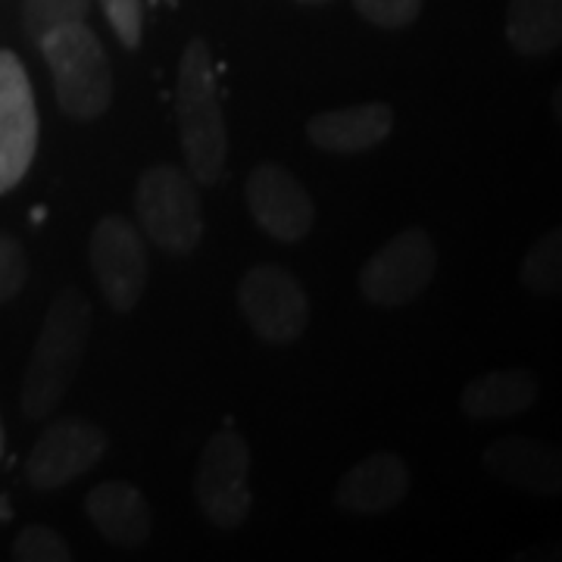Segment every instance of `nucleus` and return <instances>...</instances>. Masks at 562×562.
<instances>
[{
  "label": "nucleus",
  "mask_w": 562,
  "mask_h": 562,
  "mask_svg": "<svg viewBox=\"0 0 562 562\" xmlns=\"http://www.w3.org/2000/svg\"><path fill=\"white\" fill-rule=\"evenodd\" d=\"M106 457V435L85 419H60L44 428L29 462L25 479L35 491H57L88 475Z\"/></svg>",
  "instance_id": "10"
},
{
  "label": "nucleus",
  "mask_w": 562,
  "mask_h": 562,
  "mask_svg": "<svg viewBox=\"0 0 562 562\" xmlns=\"http://www.w3.org/2000/svg\"><path fill=\"white\" fill-rule=\"evenodd\" d=\"M522 284L541 297H557L562 288V232L550 228L525 250Z\"/></svg>",
  "instance_id": "18"
},
{
  "label": "nucleus",
  "mask_w": 562,
  "mask_h": 562,
  "mask_svg": "<svg viewBox=\"0 0 562 562\" xmlns=\"http://www.w3.org/2000/svg\"><path fill=\"white\" fill-rule=\"evenodd\" d=\"M353 7L379 29H406L422 16V0H353Z\"/></svg>",
  "instance_id": "21"
},
{
  "label": "nucleus",
  "mask_w": 562,
  "mask_h": 562,
  "mask_svg": "<svg viewBox=\"0 0 562 562\" xmlns=\"http://www.w3.org/2000/svg\"><path fill=\"white\" fill-rule=\"evenodd\" d=\"M91 335V303L76 288H63L50 301L44 316L32 360L22 382V413L29 419H44L79 372V362Z\"/></svg>",
  "instance_id": "1"
},
{
  "label": "nucleus",
  "mask_w": 562,
  "mask_h": 562,
  "mask_svg": "<svg viewBox=\"0 0 562 562\" xmlns=\"http://www.w3.org/2000/svg\"><path fill=\"white\" fill-rule=\"evenodd\" d=\"M250 447L238 431L222 428L216 431L198 460L194 475V497L201 513L222 531H235L247 522L254 494H250Z\"/></svg>",
  "instance_id": "6"
},
{
  "label": "nucleus",
  "mask_w": 562,
  "mask_h": 562,
  "mask_svg": "<svg viewBox=\"0 0 562 562\" xmlns=\"http://www.w3.org/2000/svg\"><path fill=\"white\" fill-rule=\"evenodd\" d=\"M3 443H7V438H3V425H0V457H3Z\"/></svg>",
  "instance_id": "25"
},
{
  "label": "nucleus",
  "mask_w": 562,
  "mask_h": 562,
  "mask_svg": "<svg viewBox=\"0 0 562 562\" xmlns=\"http://www.w3.org/2000/svg\"><path fill=\"white\" fill-rule=\"evenodd\" d=\"M85 509L101 538L120 550H138L150 541L154 519L138 487L125 482H101L88 491Z\"/></svg>",
  "instance_id": "15"
},
{
  "label": "nucleus",
  "mask_w": 562,
  "mask_h": 562,
  "mask_svg": "<svg viewBox=\"0 0 562 562\" xmlns=\"http://www.w3.org/2000/svg\"><path fill=\"white\" fill-rule=\"evenodd\" d=\"M506 41L522 57H543L562 41V0H509Z\"/></svg>",
  "instance_id": "17"
},
{
  "label": "nucleus",
  "mask_w": 562,
  "mask_h": 562,
  "mask_svg": "<svg viewBox=\"0 0 562 562\" xmlns=\"http://www.w3.org/2000/svg\"><path fill=\"white\" fill-rule=\"evenodd\" d=\"M297 3H310V7H319V3H331V0H297Z\"/></svg>",
  "instance_id": "24"
},
{
  "label": "nucleus",
  "mask_w": 562,
  "mask_h": 562,
  "mask_svg": "<svg viewBox=\"0 0 562 562\" xmlns=\"http://www.w3.org/2000/svg\"><path fill=\"white\" fill-rule=\"evenodd\" d=\"M541 384L528 369H494L462 387L460 409L472 422H497L522 416L538 403Z\"/></svg>",
  "instance_id": "16"
},
{
  "label": "nucleus",
  "mask_w": 562,
  "mask_h": 562,
  "mask_svg": "<svg viewBox=\"0 0 562 562\" xmlns=\"http://www.w3.org/2000/svg\"><path fill=\"white\" fill-rule=\"evenodd\" d=\"M38 150V106L25 66L0 50V194L13 191Z\"/></svg>",
  "instance_id": "9"
},
{
  "label": "nucleus",
  "mask_w": 562,
  "mask_h": 562,
  "mask_svg": "<svg viewBox=\"0 0 562 562\" xmlns=\"http://www.w3.org/2000/svg\"><path fill=\"white\" fill-rule=\"evenodd\" d=\"M10 557L20 562H72V547L50 525H29L13 541Z\"/></svg>",
  "instance_id": "20"
},
{
  "label": "nucleus",
  "mask_w": 562,
  "mask_h": 562,
  "mask_svg": "<svg viewBox=\"0 0 562 562\" xmlns=\"http://www.w3.org/2000/svg\"><path fill=\"white\" fill-rule=\"evenodd\" d=\"M438 272V247L431 235L413 225L379 247L360 272L362 301L379 310L406 306L428 291Z\"/></svg>",
  "instance_id": "5"
},
{
  "label": "nucleus",
  "mask_w": 562,
  "mask_h": 562,
  "mask_svg": "<svg viewBox=\"0 0 562 562\" xmlns=\"http://www.w3.org/2000/svg\"><path fill=\"white\" fill-rule=\"evenodd\" d=\"M41 54L54 72L60 110L76 122H94L113 101V69L98 35L85 25H60L38 41Z\"/></svg>",
  "instance_id": "3"
},
{
  "label": "nucleus",
  "mask_w": 562,
  "mask_h": 562,
  "mask_svg": "<svg viewBox=\"0 0 562 562\" xmlns=\"http://www.w3.org/2000/svg\"><path fill=\"white\" fill-rule=\"evenodd\" d=\"M29 279V260L16 238L0 232V303H10Z\"/></svg>",
  "instance_id": "22"
},
{
  "label": "nucleus",
  "mask_w": 562,
  "mask_h": 562,
  "mask_svg": "<svg viewBox=\"0 0 562 562\" xmlns=\"http://www.w3.org/2000/svg\"><path fill=\"white\" fill-rule=\"evenodd\" d=\"M394 132V110L387 103H353L325 110L306 122V138L328 154H362L379 147Z\"/></svg>",
  "instance_id": "14"
},
{
  "label": "nucleus",
  "mask_w": 562,
  "mask_h": 562,
  "mask_svg": "<svg viewBox=\"0 0 562 562\" xmlns=\"http://www.w3.org/2000/svg\"><path fill=\"white\" fill-rule=\"evenodd\" d=\"M88 10H91V0H25L22 7L25 35L38 44L44 35H50L60 25L85 22Z\"/></svg>",
  "instance_id": "19"
},
{
  "label": "nucleus",
  "mask_w": 562,
  "mask_h": 562,
  "mask_svg": "<svg viewBox=\"0 0 562 562\" xmlns=\"http://www.w3.org/2000/svg\"><path fill=\"white\" fill-rule=\"evenodd\" d=\"M88 262L103 301L116 313H132L144 297L150 276L138 225H132L125 216H103L91 232Z\"/></svg>",
  "instance_id": "7"
},
{
  "label": "nucleus",
  "mask_w": 562,
  "mask_h": 562,
  "mask_svg": "<svg viewBox=\"0 0 562 562\" xmlns=\"http://www.w3.org/2000/svg\"><path fill=\"white\" fill-rule=\"evenodd\" d=\"M176 116L184 169L198 184H216L228 154V132L216 88V66L210 44L203 38L184 44L176 81Z\"/></svg>",
  "instance_id": "2"
},
{
  "label": "nucleus",
  "mask_w": 562,
  "mask_h": 562,
  "mask_svg": "<svg viewBox=\"0 0 562 562\" xmlns=\"http://www.w3.org/2000/svg\"><path fill=\"white\" fill-rule=\"evenodd\" d=\"M409 494V469L394 450H375L362 457L338 487L335 506L353 516H382L397 509Z\"/></svg>",
  "instance_id": "13"
},
{
  "label": "nucleus",
  "mask_w": 562,
  "mask_h": 562,
  "mask_svg": "<svg viewBox=\"0 0 562 562\" xmlns=\"http://www.w3.org/2000/svg\"><path fill=\"white\" fill-rule=\"evenodd\" d=\"M247 206L266 235L279 241H303L316 225V203L303 181L279 162L254 166L247 179Z\"/></svg>",
  "instance_id": "11"
},
{
  "label": "nucleus",
  "mask_w": 562,
  "mask_h": 562,
  "mask_svg": "<svg viewBox=\"0 0 562 562\" xmlns=\"http://www.w3.org/2000/svg\"><path fill=\"white\" fill-rule=\"evenodd\" d=\"M484 469L497 479L531 497H560L562 494V457L557 447L525 438V435H506L484 447Z\"/></svg>",
  "instance_id": "12"
},
{
  "label": "nucleus",
  "mask_w": 562,
  "mask_h": 562,
  "mask_svg": "<svg viewBox=\"0 0 562 562\" xmlns=\"http://www.w3.org/2000/svg\"><path fill=\"white\" fill-rule=\"evenodd\" d=\"M135 210L144 235L166 254L188 257L203 235V210L198 181L188 169L157 162L138 179Z\"/></svg>",
  "instance_id": "4"
},
{
  "label": "nucleus",
  "mask_w": 562,
  "mask_h": 562,
  "mask_svg": "<svg viewBox=\"0 0 562 562\" xmlns=\"http://www.w3.org/2000/svg\"><path fill=\"white\" fill-rule=\"evenodd\" d=\"M103 13L113 25L116 38L135 50L140 44V35H144V3L140 0H101Z\"/></svg>",
  "instance_id": "23"
},
{
  "label": "nucleus",
  "mask_w": 562,
  "mask_h": 562,
  "mask_svg": "<svg viewBox=\"0 0 562 562\" xmlns=\"http://www.w3.org/2000/svg\"><path fill=\"white\" fill-rule=\"evenodd\" d=\"M238 306L262 341L291 344L306 331L310 303L301 281L276 262L254 266L238 284Z\"/></svg>",
  "instance_id": "8"
}]
</instances>
